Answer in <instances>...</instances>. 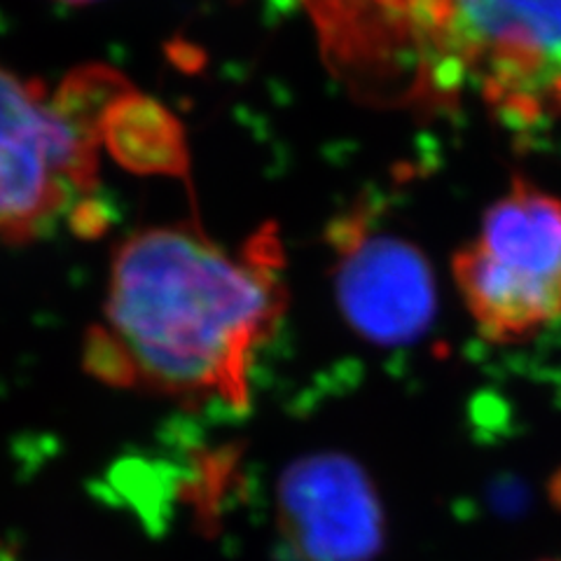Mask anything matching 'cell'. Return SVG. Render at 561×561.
<instances>
[{"label":"cell","mask_w":561,"mask_h":561,"mask_svg":"<svg viewBox=\"0 0 561 561\" xmlns=\"http://www.w3.org/2000/svg\"><path fill=\"white\" fill-rule=\"evenodd\" d=\"M278 262L267 232L241 253L185 225L136 232L115 251L87 367L119 389L243 410L253 360L288 302Z\"/></svg>","instance_id":"cell-1"},{"label":"cell","mask_w":561,"mask_h":561,"mask_svg":"<svg viewBox=\"0 0 561 561\" xmlns=\"http://www.w3.org/2000/svg\"><path fill=\"white\" fill-rule=\"evenodd\" d=\"M87 70L49 92L0 66V241L24 243L92 214L99 146L127 94Z\"/></svg>","instance_id":"cell-2"},{"label":"cell","mask_w":561,"mask_h":561,"mask_svg":"<svg viewBox=\"0 0 561 561\" xmlns=\"http://www.w3.org/2000/svg\"><path fill=\"white\" fill-rule=\"evenodd\" d=\"M454 278L491 342H519L561 319V202L517 179L454 255Z\"/></svg>","instance_id":"cell-3"},{"label":"cell","mask_w":561,"mask_h":561,"mask_svg":"<svg viewBox=\"0 0 561 561\" xmlns=\"http://www.w3.org/2000/svg\"><path fill=\"white\" fill-rule=\"evenodd\" d=\"M330 249L337 307L358 337L405 346L426 335L437 290L428 260L414 243L354 210L330 227Z\"/></svg>","instance_id":"cell-4"},{"label":"cell","mask_w":561,"mask_h":561,"mask_svg":"<svg viewBox=\"0 0 561 561\" xmlns=\"http://www.w3.org/2000/svg\"><path fill=\"white\" fill-rule=\"evenodd\" d=\"M278 529L300 561H373L386 519L365 468L342 451L305 454L276 484Z\"/></svg>","instance_id":"cell-5"},{"label":"cell","mask_w":561,"mask_h":561,"mask_svg":"<svg viewBox=\"0 0 561 561\" xmlns=\"http://www.w3.org/2000/svg\"><path fill=\"white\" fill-rule=\"evenodd\" d=\"M59 3H68V5H87V3H94V0H59Z\"/></svg>","instance_id":"cell-6"},{"label":"cell","mask_w":561,"mask_h":561,"mask_svg":"<svg viewBox=\"0 0 561 561\" xmlns=\"http://www.w3.org/2000/svg\"><path fill=\"white\" fill-rule=\"evenodd\" d=\"M554 561H561V559H554Z\"/></svg>","instance_id":"cell-7"}]
</instances>
